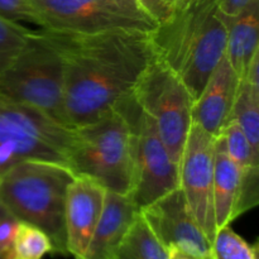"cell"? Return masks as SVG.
I'll list each match as a JSON object with an SVG mask.
<instances>
[{
  "mask_svg": "<svg viewBox=\"0 0 259 259\" xmlns=\"http://www.w3.org/2000/svg\"><path fill=\"white\" fill-rule=\"evenodd\" d=\"M42 29L71 34L110 30L152 33L158 23L137 0H33Z\"/></svg>",
  "mask_w": 259,
  "mask_h": 259,
  "instance_id": "ba28073f",
  "label": "cell"
},
{
  "mask_svg": "<svg viewBox=\"0 0 259 259\" xmlns=\"http://www.w3.org/2000/svg\"><path fill=\"white\" fill-rule=\"evenodd\" d=\"M9 214H10V212L8 211V210L5 209L4 206H3L2 202H0V222H2V220L4 219V218L7 217V215H9Z\"/></svg>",
  "mask_w": 259,
  "mask_h": 259,
  "instance_id": "83f0119b",
  "label": "cell"
},
{
  "mask_svg": "<svg viewBox=\"0 0 259 259\" xmlns=\"http://www.w3.org/2000/svg\"><path fill=\"white\" fill-rule=\"evenodd\" d=\"M144 12L158 24L168 22L176 13L175 0H137Z\"/></svg>",
  "mask_w": 259,
  "mask_h": 259,
  "instance_id": "cb8c5ba5",
  "label": "cell"
},
{
  "mask_svg": "<svg viewBox=\"0 0 259 259\" xmlns=\"http://www.w3.org/2000/svg\"><path fill=\"white\" fill-rule=\"evenodd\" d=\"M228 20L215 0H196L151 33L154 55L180 78L194 101L225 55Z\"/></svg>",
  "mask_w": 259,
  "mask_h": 259,
  "instance_id": "7a4b0ae2",
  "label": "cell"
},
{
  "mask_svg": "<svg viewBox=\"0 0 259 259\" xmlns=\"http://www.w3.org/2000/svg\"><path fill=\"white\" fill-rule=\"evenodd\" d=\"M33 29L0 17V73L14 61Z\"/></svg>",
  "mask_w": 259,
  "mask_h": 259,
  "instance_id": "7402d4cb",
  "label": "cell"
},
{
  "mask_svg": "<svg viewBox=\"0 0 259 259\" xmlns=\"http://www.w3.org/2000/svg\"><path fill=\"white\" fill-rule=\"evenodd\" d=\"M240 171L225 149L222 136L215 138L214 147V180H212V202L217 232L225 225H230L239 218Z\"/></svg>",
  "mask_w": 259,
  "mask_h": 259,
  "instance_id": "9a60e30c",
  "label": "cell"
},
{
  "mask_svg": "<svg viewBox=\"0 0 259 259\" xmlns=\"http://www.w3.org/2000/svg\"><path fill=\"white\" fill-rule=\"evenodd\" d=\"M215 138L192 123L179 163L180 189L190 212L211 243L217 234L212 202Z\"/></svg>",
  "mask_w": 259,
  "mask_h": 259,
  "instance_id": "30bf717a",
  "label": "cell"
},
{
  "mask_svg": "<svg viewBox=\"0 0 259 259\" xmlns=\"http://www.w3.org/2000/svg\"><path fill=\"white\" fill-rule=\"evenodd\" d=\"M73 172L46 159H25L0 176V202L17 220L50 237L53 254L68 255L65 227L66 196Z\"/></svg>",
  "mask_w": 259,
  "mask_h": 259,
  "instance_id": "3957f363",
  "label": "cell"
},
{
  "mask_svg": "<svg viewBox=\"0 0 259 259\" xmlns=\"http://www.w3.org/2000/svg\"><path fill=\"white\" fill-rule=\"evenodd\" d=\"M179 187V164L169 157L156 124L139 109L134 119L132 201L139 211Z\"/></svg>",
  "mask_w": 259,
  "mask_h": 259,
  "instance_id": "9c48e42d",
  "label": "cell"
},
{
  "mask_svg": "<svg viewBox=\"0 0 259 259\" xmlns=\"http://www.w3.org/2000/svg\"><path fill=\"white\" fill-rule=\"evenodd\" d=\"M220 14L227 20L238 17L255 0H215Z\"/></svg>",
  "mask_w": 259,
  "mask_h": 259,
  "instance_id": "d4e9b609",
  "label": "cell"
},
{
  "mask_svg": "<svg viewBox=\"0 0 259 259\" xmlns=\"http://www.w3.org/2000/svg\"><path fill=\"white\" fill-rule=\"evenodd\" d=\"M196 0H175V5H176V12L177 10H182L195 3Z\"/></svg>",
  "mask_w": 259,
  "mask_h": 259,
  "instance_id": "4316f807",
  "label": "cell"
},
{
  "mask_svg": "<svg viewBox=\"0 0 259 259\" xmlns=\"http://www.w3.org/2000/svg\"><path fill=\"white\" fill-rule=\"evenodd\" d=\"M106 190L94 180L75 176L66 196L65 227L68 255L82 259L103 212Z\"/></svg>",
  "mask_w": 259,
  "mask_h": 259,
  "instance_id": "7c38bea8",
  "label": "cell"
},
{
  "mask_svg": "<svg viewBox=\"0 0 259 259\" xmlns=\"http://www.w3.org/2000/svg\"><path fill=\"white\" fill-rule=\"evenodd\" d=\"M166 248L176 247L199 259H212L211 243L195 222L181 189L139 210Z\"/></svg>",
  "mask_w": 259,
  "mask_h": 259,
  "instance_id": "8fae6325",
  "label": "cell"
},
{
  "mask_svg": "<svg viewBox=\"0 0 259 259\" xmlns=\"http://www.w3.org/2000/svg\"><path fill=\"white\" fill-rule=\"evenodd\" d=\"M220 136L224 139L225 149L240 171V175L259 169V156L254 153L237 121L230 120Z\"/></svg>",
  "mask_w": 259,
  "mask_h": 259,
  "instance_id": "ffe728a7",
  "label": "cell"
},
{
  "mask_svg": "<svg viewBox=\"0 0 259 259\" xmlns=\"http://www.w3.org/2000/svg\"><path fill=\"white\" fill-rule=\"evenodd\" d=\"M134 100L156 124L172 161L180 163L192 124L194 99L181 78L154 57L134 90Z\"/></svg>",
  "mask_w": 259,
  "mask_h": 259,
  "instance_id": "52a82bcc",
  "label": "cell"
},
{
  "mask_svg": "<svg viewBox=\"0 0 259 259\" xmlns=\"http://www.w3.org/2000/svg\"><path fill=\"white\" fill-rule=\"evenodd\" d=\"M0 17L17 23H32L39 27V17L33 0H0Z\"/></svg>",
  "mask_w": 259,
  "mask_h": 259,
  "instance_id": "603a6c76",
  "label": "cell"
},
{
  "mask_svg": "<svg viewBox=\"0 0 259 259\" xmlns=\"http://www.w3.org/2000/svg\"><path fill=\"white\" fill-rule=\"evenodd\" d=\"M232 120L237 121L254 153L259 156V89L245 80H240L238 86Z\"/></svg>",
  "mask_w": 259,
  "mask_h": 259,
  "instance_id": "ac0fdd59",
  "label": "cell"
},
{
  "mask_svg": "<svg viewBox=\"0 0 259 259\" xmlns=\"http://www.w3.org/2000/svg\"><path fill=\"white\" fill-rule=\"evenodd\" d=\"M167 259H199L176 247L167 248Z\"/></svg>",
  "mask_w": 259,
  "mask_h": 259,
  "instance_id": "484cf974",
  "label": "cell"
},
{
  "mask_svg": "<svg viewBox=\"0 0 259 259\" xmlns=\"http://www.w3.org/2000/svg\"><path fill=\"white\" fill-rule=\"evenodd\" d=\"M259 0L249 5L238 17L228 20L225 56L238 78L243 80L250 61L259 52Z\"/></svg>",
  "mask_w": 259,
  "mask_h": 259,
  "instance_id": "2e32d148",
  "label": "cell"
},
{
  "mask_svg": "<svg viewBox=\"0 0 259 259\" xmlns=\"http://www.w3.org/2000/svg\"><path fill=\"white\" fill-rule=\"evenodd\" d=\"M63 88L65 34L42 28L32 30L19 55L0 73V94L65 125Z\"/></svg>",
  "mask_w": 259,
  "mask_h": 259,
  "instance_id": "5b68a950",
  "label": "cell"
},
{
  "mask_svg": "<svg viewBox=\"0 0 259 259\" xmlns=\"http://www.w3.org/2000/svg\"><path fill=\"white\" fill-rule=\"evenodd\" d=\"M138 110L133 96L96 121L73 128L68 168L75 176L89 177L108 191L131 195L134 119Z\"/></svg>",
  "mask_w": 259,
  "mask_h": 259,
  "instance_id": "277c9868",
  "label": "cell"
},
{
  "mask_svg": "<svg viewBox=\"0 0 259 259\" xmlns=\"http://www.w3.org/2000/svg\"><path fill=\"white\" fill-rule=\"evenodd\" d=\"M138 212L129 195L106 190L103 212L82 259H116L121 239Z\"/></svg>",
  "mask_w": 259,
  "mask_h": 259,
  "instance_id": "5bb4252c",
  "label": "cell"
},
{
  "mask_svg": "<svg viewBox=\"0 0 259 259\" xmlns=\"http://www.w3.org/2000/svg\"><path fill=\"white\" fill-rule=\"evenodd\" d=\"M212 259H258V244L250 245L230 225L218 229L211 242Z\"/></svg>",
  "mask_w": 259,
  "mask_h": 259,
  "instance_id": "44dd1931",
  "label": "cell"
},
{
  "mask_svg": "<svg viewBox=\"0 0 259 259\" xmlns=\"http://www.w3.org/2000/svg\"><path fill=\"white\" fill-rule=\"evenodd\" d=\"M116 259H167V248L139 212L121 239Z\"/></svg>",
  "mask_w": 259,
  "mask_h": 259,
  "instance_id": "e0dca14e",
  "label": "cell"
},
{
  "mask_svg": "<svg viewBox=\"0 0 259 259\" xmlns=\"http://www.w3.org/2000/svg\"><path fill=\"white\" fill-rule=\"evenodd\" d=\"M72 139L73 129L0 94V176L25 159H46L68 167Z\"/></svg>",
  "mask_w": 259,
  "mask_h": 259,
  "instance_id": "8992f818",
  "label": "cell"
},
{
  "mask_svg": "<svg viewBox=\"0 0 259 259\" xmlns=\"http://www.w3.org/2000/svg\"><path fill=\"white\" fill-rule=\"evenodd\" d=\"M239 78L227 56L212 71L204 90L192 105V123H196L214 138L219 137L232 120Z\"/></svg>",
  "mask_w": 259,
  "mask_h": 259,
  "instance_id": "4fadbf2b",
  "label": "cell"
},
{
  "mask_svg": "<svg viewBox=\"0 0 259 259\" xmlns=\"http://www.w3.org/2000/svg\"><path fill=\"white\" fill-rule=\"evenodd\" d=\"M63 34V120L71 129L96 121L133 98L139 80L156 57L151 33Z\"/></svg>",
  "mask_w": 259,
  "mask_h": 259,
  "instance_id": "6da1fadb",
  "label": "cell"
},
{
  "mask_svg": "<svg viewBox=\"0 0 259 259\" xmlns=\"http://www.w3.org/2000/svg\"><path fill=\"white\" fill-rule=\"evenodd\" d=\"M47 253L53 254L50 237L39 228L19 222L13 243V259H42Z\"/></svg>",
  "mask_w": 259,
  "mask_h": 259,
  "instance_id": "d6986e66",
  "label": "cell"
}]
</instances>
